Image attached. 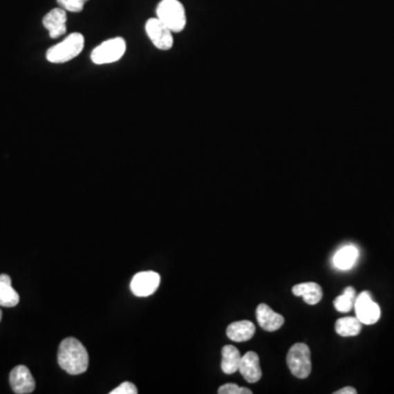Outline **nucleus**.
I'll use <instances>...</instances> for the list:
<instances>
[{
    "mask_svg": "<svg viewBox=\"0 0 394 394\" xmlns=\"http://www.w3.org/2000/svg\"><path fill=\"white\" fill-rule=\"evenodd\" d=\"M146 33L156 48L168 50L173 45V32L158 18H151L146 22Z\"/></svg>",
    "mask_w": 394,
    "mask_h": 394,
    "instance_id": "obj_7",
    "label": "nucleus"
},
{
    "mask_svg": "<svg viewBox=\"0 0 394 394\" xmlns=\"http://www.w3.org/2000/svg\"><path fill=\"white\" fill-rule=\"evenodd\" d=\"M287 365L296 378H308L312 368L310 348L303 343L292 345L287 354Z\"/></svg>",
    "mask_w": 394,
    "mask_h": 394,
    "instance_id": "obj_4",
    "label": "nucleus"
},
{
    "mask_svg": "<svg viewBox=\"0 0 394 394\" xmlns=\"http://www.w3.org/2000/svg\"><path fill=\"white\" fill-rule=\"evenodd\" d=\"M11 389L17 394H29L35 391V381L29 368L20 365L13 368L9 377Z\"/></svg>",
    "mask_w": 394,
    "mask_h": 394,
    "instance_id": "obj_9",
    "label": "nucleus"
},
{
    "mask_svg": "<svg viewBox=\"0 0 394 394\" xmlns=\"http://www.w3.org/2000/svg\"><path fill=\"white\" fill-rule=\"evenodd\" d=\"M66 21H67L66 10L63 8H55L50 10L43 18V26H45V29L48 30L52 39H57L65 35L67 31Z\"/></svg>",
    "mask_w": 394,
    "mask_h": 394,
    "instance_id": "obj_11",
    "label": "nucleus"
},
{
    "mask_svg": "<svg viewBox=\"0 0 394 394\" xmlns=\"http://www.w3.org/2000/svg\"><path fill=\"white\" fill-rule=\"evenodd\" d=\"M256 319H258L259 326L268 332L277 331L279 328L284 326L285 322L283 315L272 310V308L268 307L265 303H261L256 308Z\"/></svg>",
    "mask_w": 394,
    "mask_h": 394,
    "instance_id": "obj_12",
    "label": "nucleus"
},
{
    "mask_svg": "<svg viewBox=\"0 0 394 394\" xmlns=\"http://www.w3.org/2000/svg\"><path fill=\"white\" fill-rule=\"evenodd\" d=\"M219 394H252L247 388H242L234 384H227L221 386L218 389Z\"/></svg>",
    "mask_w": 394,
    "mask_h": 394,
    "instance_id": "obj_21",
    "label": "nucleus"
},
{
    "mask_svg": "<svg viewBox=\"0 0 394 394\" xmlns=\"http://www.w3.org/2000/svg\"><path fill=\"white\" fill-rule=\"evenodd\" d=\"M0 281L5 283V284L11 285L10 276L7 275V274H1V275H0Z\"/></svg>",
    "mask_w": 394,
    "mask_h": 394,
    "instance_id": "obj_24",
    "label": "nucleus"
},
{
    "mask_svg": "<svg viewBox=\"0 0 394 394\" xmlns=\"http://www.w3.org/2000/svg\"><path fill=\"white\" fill-rule=\"evenodd\" d=\"M358 255L359 252L355 245H346V247H341L333 256L334 266L341 271L350 270L357 261Z\"/></svg>",
    "mask_w": 394,
    "mask_h": 394,
    "instance_id": "obj_15",
    "label": "nucleus"
},
{
    "mask_svg": "<svg viewBox=\"0 0 394 394\" xmlns=\"http://www.w3.org/2000/svg\"><path fill=\"white\" fill-rule=\"evenodd\" d=\"M355 300H356V290L353 287H347L344 292L334 300V308L339 312H348L354 307Z\"/></svg>",
    "mask_w": 394,
    "mask_h": 394,
    "instance_id": "obj_18",
    "label": "nucleus"
},
{
    "mask_svg": "<svg viewBox=\"0 0 394 394\" xmlns=\"http://www.w3.org/2000/svg\"><path fill=\"white\" fill-rule=\"evenodd\" d=\"M157 18L173 33H180L187 26V15L179 0H161L158 5Z\"/></svg>",
    "mask_w": 394,
    "mask_h": 394,
    "instance_id": "obj_3",
    "label": "nucleus"
},
{
    "mask_svg": "<svg viewBox=\"0 0 394 394\" xmlns=\"http://www.w3.org/2000/svg\"><path fill=\"white\" fill-rule=\"evenodd\" d=\"M221 355H223L221 370L223 373H227V375H232V373L239 371L242 355L240 354L239 350L236 346H232V345L223 346Z\"/></svg>",
    "mask_w": 394,
    "mask_h": 394,
    "instance_id": "obj_16",
    "label": "nucleus"
},
{
    "mask_svg": "<svg viewBox=\"0 0 394 394\" xmlns=\"http://www.w3.org/2000/svg\"><path fill=\"white\" fill-rule=\"evenodd\" d=\"M111 394H137L138 393V390H137L136 386L131 382H123L121 386H118L115 389L112 390L110 392Z\"/></svg>",
    "mask_w": 394,
    "mask_h": 394,
    "instance_id": "obj_22",
    "label": "nucleus"
},
{
    "mask_svg": "<svg viewBox=\"0 0 394 394\" xmlns=\"http://www.w3.org/2000/svg\"><path fill=\"white\" fill-rule=\"evenodd\" d=\"M58 365L69 375H80L87 371L89 355L82 341L75 337H67L58 348Z\"/></svg>",
    "mask_w": 394,
    "mask_h": 394,
    "instance_id": "obj_1",
    "label": "nucleus"
},
{
    "mask_svg": "<svg viewBox=\"0 0 394 394\" xmlns=\"http://www.w3.org/2000/svg\"><path fill=\"white\" fill-rule=\"evenodd\" d=\"M362 324L357 318H341L335 323V331L343 337H356L362 332Z\"/></svg>",
    "mask_w": 394,
    "mask_h": 394,
    "instance_id": "obj_17",
    "label": "nucleus"
},
{
    "mask_svg": "<svg viewBox=\"0 0 394 394\" xmlns=\"http://www.w3.org/2000/svg\"><path fill=\"white\" fill-rule=\"evenodd\" d=\"M292 294L297 297H302L308 305H317L322 299L323 290L317 283H302L292 287Z\"/></svg>",
    "mask_w": 394,
    "mask_h": 394,
    "instance_id": "obj_13",
    "label": "nucleus"
},
{
    "mask_svg": "<svg viewBox=\"0 0 394 394\" xmlns=\"http://www.w3.org/2000/svg\"><path fill=\"white\" fill-rule=\"evenodd\" d=\"M160 275L156 272H140L133 277L131 290L137 297H148L159 288Z\"/></svg>",
    "mask_w": 394,
    "mask_h": 394,
    "instance_id": "obj_8",
    "label": "nucleus"
},
{
    "mask_svg": "<svg viewBox=\"0 0 394 394\" xmlns=\"http://www.w3.org/2000/svg\"><path fill=\"white\" fill-rule=\"evenodd\" d=\"M58 5L64 10L71 11V12H80L84 9V0H57Z\"/></svg>",
    "mask_w": 394,
    "mask_h": 394,
    "instance_id": "obj_20",
    "label": "nucleus"
},
{
    "mask_svg": "<svg viewBox=\"0 0 394 394\" xmlns=\"http://www.w3.org/2000/svg\"><path fill=\"white\" fill-rule=\"evenodd\" d=\"M18 292L9 284L0 281V306L6 308L16 307L19 303Z\"/></svg>",
    "mask_w": 394,
    "mask_h": 394,
    "instance_id": "obj_19",
    "label": "nucleus"
},
{
    "mask_svg": "<svg viewBox=\"0 0 394 394\" xmlns=\"http://www.w3.org/2000/svg\"><path fill=\"white\" fill-rule=\"evenodd\" d=\"M84 3H87L88 0H84Z\"/></svg>",
    "mask_w": 394,
    "mask_h": 394,
    "instance_id": "obj_26",
    "label": "nucleus"
},
{
    "mask_svg": "<svg viewBox=\"0 0 394 394\" xmlns=\"http://www.w3.org/2000/svg\"><path fill=\"white\" fill-rule=\"evenodd\" d=\"M357 391L353 386H345L343 389L339 390V391L334 392V394H356Z\"/></svg>",
    "mask_w": 394,
    "mask_h": 394,
    "instance_id": "obj_23",
    "label": "nucleus"
},
{
    "mask_svg": "<svg viewBox=\"0 0 394 394\" xmlns=\"http://www.w3.org/2000/svg\"><path fill=\"white\" fill-rule=\"evenodd\" d=\"M1 318H3V312L0 310V321H1Z\"/></svg>",
    "mask_w": 394,
    "mask_h": 394,
    "instance_id": "obj_25",
    "label": "nucleus"
},
{
    "mask_svg": "<svg viewBox=\"0 0 394 394\" xmlns=\"http://www.w3.org/2000/svg\"><path fill=\"white\" fill-rule=\"evenodd\" d=\"M239 373L250 384H255L260 381L262 378V369L260 366V358L256 353L247 352V354L242 355Z\"/></svg>",
    "mask_w": 394,
    "mask_h": 394,
    "instance_id": "obj_10",
    "label": "nucleus"
},
{
    "mask_svg": "<svg viewBox=\"0 0 394 394\" xmlns=\"http://www.w3.org/2000/svg\"><path fill=\"white\" fill-rule=\"evenodd\" d=\"M254 334L255 326L251 321H238L227 328V337L236 343L249 341L254 337Z\"/></svg>",
    "mask_w": 394,
    "mask_h": 394,
    "instance_id": "obj_14",
    "label": "nucleus"
},
{
    "mask_svg": "<svg viewBox=\"0 0 394 394\" xmlns=\"http://www.w3.org/2000/svg\"><path fill=\"white\" fill-rule=\"evenodd\" d=\"M84 37L82 33H73L61 43L54 45L46 52V59L53 64L71 61L84 50Z\"/></svg>",
    "mask_w": 394,
    "mask_h": 394,
    "instance_id": "obj_2",
    "label": "nucleus"
},
{
    "mask_svg": "<svg viewBox=\"0 0 394 394\" xmlns=\"http://www.w3.org/2000/svg\"><path fill=\"white\" fill-rule=\"evenodd\" d=\"M126 43L122 37L108 39L92 50L91 61L97 65L115 63L123 57Z\"/></svg>",
    "mask_w": 394,
    "mask_h": 394,
    "instance_id": "obj_5",
    "label": "nucleus"
},
{
    "mask_svg": "<svg viewBox=\"0 0 394 394\" xmlns=\"http://www.w3.org/2000/svg\"><path fill=\"white\" fill-rule=\"evenodd\" d=\"M356 318L363 324L371 326L378 322L381 317L380 307L373 301L370 292H363L355 300Z\"/></svg>",
    "mask_w": 394,
    "mask_h": 394,
    "instance_id": "obj_6",
    "label": "nucleus"
}]
</instances>
